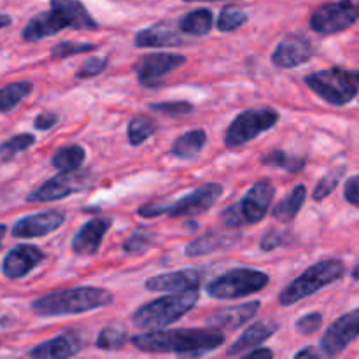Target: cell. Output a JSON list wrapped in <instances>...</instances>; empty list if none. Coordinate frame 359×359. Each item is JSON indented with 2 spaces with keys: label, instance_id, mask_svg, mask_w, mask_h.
Returning <instances> with one entry per match:
<instances>
[{
  "label": "cell",
  "instance_id": "7bdbcfd3",
  "mask_svg": "<svg viewBox=\"0 0 359 359\" xmlns=\"http://www.w3.org/2000/svg\"><path fill=\"white\" fill-rule=\"evenodd\" d=\"M344 196H346V200L351 205L358 207L359 209V174L351 177L349 181L346 182V186H344Z\"/></svg>",
  "mask_w": 359,
  "mask_h": 359
},
{
  "label": "cell",
  "instance_id": "8d00e7d4",
  "mask_svg": "<svg viewBox=\"0 0 359 359\" xmlns=\"http://www.w3.org/2000/svg\"><path fill=\"white\" fill-rule=\"evenodd\" d=\"M344 174H346V167H337L333 168V170H330L328 174L323 175L321 181L316 184L314 193H312V198H314L316 202H321V200H325L326 196L332 195L333 189L339 186L340 179L344 177Z\"/></svg>",
  "mask_w": 359,
  "mask_h": 359
},
{
  "label": "cell",
  "instance_id": "83f0119b",
  "mask_svg": "<svg viewBox=\"0 0 359 359\" xmlns=\"http://www.w3.org/2000/svg\"><path fill=\"white\" fill-rule=\"evenodd\" d=\"M212 20L214 16L210 9H205V7L195 9L179 20V30H181V34L200 37V35L209 34L210 28H212Z\"/></svg>",
  "mask_w": 359,
  "mask_h": 359
},
{
  "label": "cell",
  "instance_id": "9c48e42d",
  "mask_svg": "<svg viewBox=\"0 0 359 359\" xmlns=\"http://www.w3.org/2000/svg\"><path fill=\"white\" fill-rule=\"evenodd\" d=\"M359 20V4L353 0H337L323 4L312 13L311 30L321 35L339 34L347 30Z\"/></svg>",
  "mask_w": 359,
  "mask_h": 359
},
{
  "label": "cell",
  "instance_id": "f35d334b",
  "mask_svg": "<svg viewBox=\"0 0 359 359\" xmlns=\"http://www.w3.org/2000/svg\"><path fill=\"white\" fill-rule=\"evenodd\" d=\"M151 111L160 112V114L170 116V118H177V116L189 114L193 111V105L184 100H170V102H154L149 105Z\"/></svg>",
  "mask_w": 359,
  "mask_h": 359
},
{
  "label": "cell",
  "instance_id": "5b68a950",
  "mask_svg": "<svg viewBox=\"0 0 359 359\" xmlns=\"http://www.w3.org/2000/svg\"><path fill=\"white\" fill-rule=\"evenodd\" d=\"M305 84L326 104L342 107L353 102L359 91V70L332 67L305 76Z\"/></svg>",
  "mask_w": 359,
  "mask_h": 359
},
{
  "label": "cell",
  "instance_id": "d6a6232c",
  "mask_svg": "<svg viewBox=\"0 0 359 359\" xmlns=\"http://www.w3.org/2000/svg\"><path fill=\"white\" fill-rule=\"evenodd\" d=\"M158 125L153 119L146 118V116H137L128 123V142L130 146H140L146 142L147 139L156 133Z\"/></svg>",
  "mask_w": 359,
  "mask_h": 359
},
{
  "label": "cell",
  "instance_id": "5bb4252c",
  "mask_svg": "<svg viewBox=\"0 0 359 359\" xmlns=\"http://www.w3.org/2000/svg\"><path fill=\"white\" fill-rule=\"evenodd\" d=\"M63 223H65V214L60 210H44V212L20 217L11 228V233L16 238L46 237L48 233L58 230Z\"/></svg>",
  "mask_w": 359,
  "mask_h": 359
},
{
  "label": "cell",
  "instance_id": "44dd1931",
  "mask_svg": "<svg viewBox=\"0 0 359 359\" xmlns=\"http://www.w3.org/2000/svg\"><path fill=\"white\" fill-rule=\"evenodd\" d=\"M69 27V21L55 9L44 11V13H39L25 25V28L21 30V37L27 42H37L41 39L49 37V35L60 34L62 30H65Z\"/></svg>",
  "mask_w": 359,
  "mask_h": 359
},
{
  "label": "cell",
  "instance_id": "e0dca14e",
  "mask_svg": "<svg viewBox=\"0 0 359 359\" xmlns=\"http://www.w3.org/2000/svg\"><path fill=\"white\" fill-rule=\"evenodd\" d=\"M205 277L203 269H184L175 270V272L160 273L146 280L147 291H167V293H177L186 290H198Z\"/></svg>",
  "mask_w": 359,
  "mask_h": 359
},
{
  "label": "cell",
  "instance_id": "ab89813d",
  "mask_svg": "<svg viewBox=\"0 0 359 359\" xmlns=\"http://www.w3.org/2000/svg\"><path fill=\"white\" fill-rule=\"evenodd\" d=\"M107 67V58L104 56H91L86 62L81 65V69L76 72L77 79H88V77H95L102 74Z\"/></svg>",
  "mask_w": 359,
  "mask_h": 359
},
{
  "label": "cell",
  "instance_id": "ee69618b",
  "mask_svg": "<svg viewBox=\"0 0 359 359\" xmlns=\"http://www.w3.org/2000/svg\"><path fill=\"white\" fill-rule=\"evenodd\" d=\"M56 123H58V116L53 114V112H42V114H39L37 118H35L34 126L37 130H41V132H48V130H51Z\"/></svg>",
  "mask_w": 359,
  "mask_h": 359
},
{
  "label": "cell",
  "instance_id": "d590c367",
  "mask_svg": "<svg viewBox=\"0 0 359 359\" xmlns=\"http://www.w3.org/2000/svg\"><path fill=\"white\" fill-rule=\"evenodd\" d=\"M245 21H248V13H245V11L233 6H228L221 11L219 18H217V30L224 32V34L235 32L237 28H241Z\"/></svg>",
  "mask_w": 359,
  "mask_h": 359
},
{
  "label": "cell",
  "instance_id": "9a60e30c",
  "mask_svg": "<svg viewBox=\"0 0 359 359\" xmlns=\"http://www.w3.org/2000/svg\"><path fill=\"white\" fill-rule=\"evenodd\" d=\"M84 177L77 172H60L58 175L51 177L49 181L42 182L27 196V202H56V200L67 198L83 188Z\"/></svg>",
  "mask_w": 359,
  "mask_h": 359
},
{
  "label": "cell",
  "instance_id": "4316f807",
  "mask_svg": "<svg viewBox=\"0 0 359 359\" xmlns=\"http://www.w3.org/2000/svg\"><path fill=\"white\" fill-rule=\"evenodd\" d=\"M305 198H307V186L298 184L294 186L293 191L287 196H284L272 210V216L276 217L277 221H283V223H287V221L294 219L297 214L300 212L302 207H304Z\"/></svg>",
  "mask_w": 359,
  "mask_h": 359
},
{
  "label": "cell",
  "instance_id": "277c9868",
  "mask_svg": "<svg viewBox=\"0 0 359 359\" xmlns=\"http://www.w3.org/2000/svg\"><path fill=\"white\" fill-rule=\"evenodd\" d=\"M344 273H346V265L340 259H323V262L314 263L280 291L279 304L283 307L298 304L304 298L312 297L323 287L342 279Z\"/></svg>",
  "mask_w": 359,
  "mask_h": 359
},
{
  "label": "cell",
  "instance_id": "8fae6325",
  "mask_svg": "<svg viewBox=\"0 0 359 359\" xmlns=\"http://www.w3.org/2000/svg\"><path fill=\"white\" fill-rule=\"evenodd\" d=\"M223 195V186L219 182H207L181 196L175 202H168L165 214L170 217H191L207 212Z\"/></svg>",
  "mask_w": 359,
  "mask_h": 359
},
{
  "label": "cell",
  "instance_id": "30bf717a",
  "mask_svg": "<svg viewBox=\"0 0 359 359\" xmlns=\"http://www.w3.org/2000/svg\"><path fill=\"white\" fill-rule=\"evenodd\" d=\"M359 339V309L340 316L335 323L328 326L319 340V349L323 356H339L354 340Z\"/></svg>",
  "mask_w": 359,
  "mask_h": 359
},
{
  "label": "cell",
  "instance_id": "8992f818",
  "mask_svg": "<svg viewBox=\"0 0 359 359\" xmlns=\"http://www.w3.org/2000/svg\"><path fill=\"white\" fill-rule=\"evenodd\" d=\"M273 195H276V188L272 182L258 181L237 203H231L221 212V221L226 228H241L245 224L259 223L269 212Z\"/></svg>",
  "mask_w": 359,
  "mask_h": 359
},
{
  "label": "cell",
  "instance_id": "3957f363",
  "mask_svg": "<svg viewBox=\"0 0 359 359\" xmlns=\"http://www.w3.org/2000/svg\"><path fill=\"white\" fill-rule=\"evenodd\" d=\"M198 298V290H186L147 302L133 312L132 323L144 332L163 330L165 326L174 325L179 319L184 318L191 309H195Z\"/></svg>",
  "mask_w": 359,
  "mask_h": 359
},
{
  "label": "cell",
  "instance_id": "2e32d148",
  "mask_svg": "<svg viewBox=\"0 0 359 359\" xmlns=\"http://www.w3.org/2000/svg\"><path fill=\"white\" fill-rule=\"evenodd\" d=\"M46 259V252L37 245L21 244L11 249L2 262V273L7 279H21L37 269Z\"/></svg>",
  "mask_w": 359,
  "mask_h": 359
},
{
  "label": "cell",
  "instance_id": "f1b7e54d",
  "mask_svg": "<svg viewBox=\"0 0 359 359\" xmlns=\"http://www.w3.org/2000/svg\"><path fill=\"white\" fill-rule=\"evenodd\" d=\"M84 160H86V151L83 146L77 144H69L60 149L51 156V165L60 172H77L83 167Z\"/></svg>",
  "mask_w": 359,
  "mask_h": 359
},
{
  "label": "cell",
  "instance_id": "4dcf8cb0",
  "mask_svg": "<svg viewBox=\"0 0 359 359\" xmlns=\"http://www.w3.org/2000/svg\"><path fill=\"white\" fill-rule=\"evenodd\" d=\"M128 340V332L121 325H109L98 333L95 346L100 351H119Z\"/></svg>",
  "mask_w": 359,
  "mask_h": 359
},
{
  "label": "cell",
  "instance_id": "ffe728a7",
  "mask_svg": "<svg viewBox=\"0 0 359 359\" xmlns=\"http://www.w3.org/2000/svg\"><path fill=\"white\" fill-rule=\"evenodd\" d=\"M259 311V302H249V304L237 305V307L219 309L207 318V326L219 332H233L251 321Z\"/></svg>",
  "mask_w": 359,
  "mask_h": 359
},
{
  "label": "cell",
  "instance_id": "f907efd6",
  "mask_svg": "<svg viewBox=\"0 0 359 359\" xmlns=\"http://www.w3.org/2000/svg\"><path fill=\"white\" fill-rule=\"evenodd\" d=\"M182 2H217V0H182Z\"/></svg>",
  "mask_w": 359,
  "mask_h": 359
},
{
  "label": "cell",
  "instance_id": "484cf974",
  "mask_svg": "<svg viewBox=\"0 0 359 359\" xmlns=\"http://www.w3.org/2000/svg\"><path fill=\"white\" fill-rule=\"evenodd\" d=\"M207 142V133L202 128L189 130L174 140L170 153L179 160H193L198 156Z\"/></svg>",
  "mask_w": 359,
  "mask_h": 359
},
{
  "label": "cell",
  "instance_id": "e575fe53",
  "mask_svg": "<svg viewBox=\"0 0 359 359\" xmlns=\"http://www.w3.org/2000/svg\"><path fill=\"white\" fill-rule=\"evenodd\" d=\"M154 233L153 231L146 230V228H137L125 242H123V252L125 255H142L147 249L153 245Z\"/></svg>",
  "mask_w": 359,
  "mask_h": 359
},
{
  "label": "cell",
  "instance_id": "7dc6e473",
  "mask_svg": "<svg viewBox=\"0 0 359 359\" xmlns=\"http://www.w3.org/2000/svg\"><path fill=\"white\" fill-rule=\"evenodd\" d=\"M11 21H13L11 20V16H7V14H0V30L6 27H9Z\"/></svg>",
  "mask_w": 359,
  "mask_h": 359
},
{
  "label": "cell",
  "instance_id": "52a82bcc",
  "mask_svg": "<svg viewBox=\"0 0 359 359\" xmlns=\"http://www.w3.org/2000/svg\"><path fill=\"white\" fill-rule=\"evenodd\" d=\"M270 277L262 270L233 269L207 284V294L216 300H235L249 297L269 286Z\"/></svg>",
  "mask_w": 359,
  "mask_h": 359
},
{
  "label": "cell",
  "instance_id": "cb8c5ba5",
  "mask_svg": "<svg viewBox=\"0 0 359 359\" xmlns=\"http://www.w3.org/2000/svg\"><path fill=\"white\" fill-rule=\"evenodd\" d=\"M277 332L276 323H266V321H259L255 323V325L249 326L233 344L226 349V356L228 358H238L244 356L248 351L255 349V347L262 346L263 342L273 337V333Z\"/></svg>",
  "mask_w": 359,
  "mask_h": 359
},
{
  "label": "cell",
  "instance_id": "f6af8a7d",
  "mask_svg": "<svg viewBox=\"0 0 359 359\" xmlns=\"http://www.w3.org/2000/svg\"><path fill=\"white\" fill-rule=\"evenodd\" d=\"M242 358H273V353L270 349H265V347H255V349L248 351Z\"/></svg>",
  "mask_w": 359,
  "mask_h": 359
},
{
  "label": "cell",
  "instance_id": "681fc988",
  "mask_svg": "<svg viewBox=\"0 0 359 359\" xmlns=\"http://www.w3.org/2000/svg\"><path fill=\"white\" fill-rule=\"evenodd\" d=\"M353 279L359 280V263L356 266H354V270H353Z\"/></svg>",
  "mask_w": 359,
  "mask_h": 359
},
{
  "label": "cell",
  "instance_id": "836d02e7",
  "mask_svg": "<svg viewBox=\"0 0 359 359\" xmlns=\"http://www.w3.org/2000/svg\"><path fill=\"white\" fill-rule=\"evenodd\" d=\"M34 144H35V135H32V133H18V135L11 137V139H7L6 142L0 144V160L11 161L20 153L30 149Z\"/></svg>",
  "mask_w": 359,
  "mask_h": 359
},
{
  "label": "cell",
  "instance_id": "d4e9b609",
  "mask_svg": "<svg viewBox=\"0 0 359 359\" xmlns=\"http://www.w3.org/2000/svg\"><path fill=\"white\" fill-rule=\"evenodd\" d=\"M51 9L58 11L74 30H97L98 23L81 0H49Z\"/></svg>",
  "mask_w": 359,
  "mask_h": 359
},
{
  "label": "cell",
  "instance_id": "b9f144b4",
  "mask_svg": "<svg viewBox=\"0 0 359 359\" xmlns=\"http://www.w3.org/2000/svg\"><path fill=\"white\" fill-rule=\"evenodd\" d=\"M287 231L284 230H269L265 235L262 237V241H259V248H262V251H273L276 248H279V245H284L287 244Z\"/></svg>",
  "mask_w": 359,
  "mask_h": 359
},
{
  "label": "cell",
  "instance_id": "7a4b0ae2",
  "mask_svg": "<svg viewBox=\"0 0 359 359\" xmlns=\"http://www.w3.org/2000/svg\"><path fill=\"white\" fill-rule=\"evenodd\" d=\"M112 300H114L112 293L104 287L81 286L44 294L32 302L30 309L39 318H60V316L84 314L95 309L107 307Z\"/></svg>",
  "mask_w": 359,
  "mask_h": 359
},
{
  "label": "cell",
  "instance_id": "d6986e66",
  "mask_svg": "<svg viewBox=\"0 0 359 359\" xmlns=\"http://www.w3.org/2000/svg\"><path fill=\"white\" fill-rule=\"evenodd\" d=\"M112 226V217H91L72 238V251L77 256H93L100 248L104 235Z\"/></svg>",
  "mask_w": 359,
  "mask_h": 359
},
{
  "label": "cell",
  "instance_id": "603a6c76",
  "mask_svg": "<svg viewBox=\"0 0 359 359\" xmlns=\"http://www.w3.org/2000/svg\"><path fill=\"white\" fill-rule=\"evenodd\" d=\"M241 241V233H224V231L210 230L200 237L193 238L184 249V255L188 258H200V256L210 255L219 249H228Z\"/></svg>",
  "mask_w": 359,
  "mask_h": 359
},
{
  "label": "cell",
  "instance_id": "6da1fadb",
  "mask_svg": "<svg viewBox=\"0 0 359 359\" xmlns=\"http://www.w3.org/2000/svg\"><path fill=\"white\" fill-rule=\"evenodd\" d=\"M133 347L149 354H177L184 358H200L214 353L224 344V335L212 328L151 330L130 339Z\"/></svg>",
  "mask_w": 359,
  "mask_h": 359
},
{
  "label": "cell",
  "instance_id": "ba28073f",
  "mask_svg": "<svg viewBox=\"0 0 359 359\" xmlns=\"http://www.w3.org/2000/svg\"><path fill=\"white\" fill-rule=\"evenodd\" d=\"M279 121V112L272 107H255L241 112L230 123L224 135V146L228 149H237L244 144L255 140L259 133L269 132Z\"/></svg>",
  "mask_w": 359,
  "mask_h": 359
},
{
  "label": "cell",
  "instance_id": "7c38bea8",
  "mask_svg": "<svg viewBox=\"0 0 359 359\" xmlns=\"http://www.w3.org/2000/svg\"><path fill=\"white\" fill-rule=\"evenodd\" d=\"M184 63L186 56L179 53H149L135 63L133 70L142 86L154 88L161 83V77L177 70Z\"/></svg>",
  "mask_w": 359,
  "mask_h": 359
},
{
  "label": "cell",
  "instance_id": "bcb514c9",
  "mask_svg": "<svg viewBox=\"0 0 359 359\" xmlns=\"http://www.w3.org/2000/svg\"><path fill=\"white\" fill-rule=\"evenodd\" d=\"M319 356H321V353H318V351H314L312 347H309V349H304L300 351V353L294 354V358L300 359V358H312V359H318Z\"/></svg>",
  "mask_w": 359,
  "mask_h": 359
},
{
  "label": "cell",
  "instance_id": "1f68e13d",
  "mask_svg": "<svg viewBox=\"0 0 359 359\" xmlns=\"http://www.w3.org/2000/svg\"><path fill=\"white\" fill-rule=\"evenodd\" d=\"M262 163L265 167H272V168H283L286 172H300L302 168L305 167V160L300 156H291V154L284 153V151L276 149L266 153L265 156H262Z\"/></svg>",
  "mask_w": 359,
  "mask_h": 359
},
{
  "label": "cell",
  "instance_id": "ac0fdd59",
  "mask_svg": "<svg viewBox=\"0 0 359 359\" xmlns=\"http://www.w3.org/2000/svg\"><path fill=\"white\" fill-rule=\"evenodd\" d=\"M84 349V339L74 330H65L60 335L39 344L28 353L30 358L37 359H62L72 358Z\"/></svg>",
  "mask_w": 359,
  "mask_h": 359
},
{
  "label": "cell",
  "instance_id": "c3c4849f",
  "mask_svg": "<svg viewBox=\"0 0 359 359\" xmlns=\"http://www.w3.org/2000/svg\"><path fill=\"white\" fill-rule=\"evenodd\" d=\"M4 235H6V226L0 224V249H2V241H4Z\"/></svg>",
  "mask_w": 359,
  "mask_h": 359
},
{
  "label": "cell",
  "instance_id": "7402d4cb",
  "mask_svg": "<svg viewBox=\"0 0 359 359\" xmlns=\"http://www.w3.org/2000/svg\"><path fill=\"white\" fill-rule=\"evenodd\" d=\"M184 39L181 37V30H175L167 23H158L149 28L137 32L133 44L139 49L146 48H177L184 44Z\"/></svg>",
  "mask_w": 359,
  "mask_h": 359
},
{
  "label": "cell",
  "instance_id": "60d3db41",
  "mask_svg": "<svg viewBox=\"0 0 359 359\" xmlns=\"http://www.w3.org/2000/svg\"><path fill=\"white\" fill-rule=\"evenodd\" d=\"M323 325V316L319 312H311V314H305L294 323V328L302 335H312L314 332H318Z\"/></svg>",
  "mask_w": 359,
  "mask_h": 359
},
{
  "label": "cell",
  "instance_id": "f546056e",
  "mask_svg": "<svg viewBox=\"0 0 359 359\" xmlns=\"http://www.w3.org/2000/svg\"><path fill=\"white\" fill-rule=\"evenodd\" d=\"M34 84L30 81H16L0 88V112H9L30 95Z\"/></svg>",
  "mask_w": 359,
  "mask_h": 359
},
{
  "label": "cell",
  "instance_id": "74e56055",
  "mask_svg": "<svg viewBox=\"0 0 359 359\" xmlns=\"http://www.w3.org/2000/svg\"><path fill=\"white\" fill-rule=\"evenodd\" d=\"M95 48H97V46L91 44V42H72V41L60 42V44L53 46L51 58H55V60L70 58V56L81 55V53L93 51Z\"/></svg>",
  "mask_w": 359,
  "mask_h": 359
},
{
  "label": "cell",
  "instance_id": "4fadbf2b",
  "mask_svg": "<svg viewBox=\"0 0 359 359\" xmlns=\"http://www.w3.org/2000/svg\"><path fill=\"white\" fill-rule=\"evenodd\" d=\"M314 56V46L307 37L298 34L286 35L272 53V63L279 69H294Z\"/></svg>",
  "mask_w": 359,
  "mask_h": 359
}]
</instances>
